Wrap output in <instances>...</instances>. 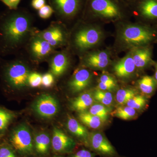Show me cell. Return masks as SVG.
Instances as JSON below:
<instances>
[{
    "mask_svg": "<svg viewBox=\"0 0 157 157\" xmlns=\"http://www.w3.org/2000/svg\"><path fill=\"white\" fill-rule=\"evenodd\" d=\"M120 39L129 47L152 45L157 43V26L147 23L127 25L121 32Z\"/></svg>",
    "mask_w": 157,
    "mask_h": 157,
    "instance_id": "3957f363",
    "label": "cell"
},
{
    "mask_svg": "<svg viewBox=\"0 0 157 157\" xmlns=\"http://www.w3.org/2000/svg\"><path fill=\"white\" fill-rule=\"evenodd\" d=\"M54 12L53 9L51 6L45 5L39 10V17L43 19L49 18Z\"/></svg>",
    "mask_w": 157,
    "mask_h": 157,
    "instance_id": "836d02e7",
    "label": "cell"
},
{
    "mask_svg": "<svg viewBox=\"0 0 157 157\" xmlns=\"http://www.w3.org/2000/svg\"><path fill=\"white\" fill-rule=\"evenodd\" d=\"M36 66L23 52L11 59L0 57V77L3 88L7 92L14 93L30 87L29 76Z\"/></svg>",
    "mask_w": 157,
    "mask_h": 157,
    "instance_id": "7a4b0ae2",
    "label": "cell"
},
{
    "mask_svg": "<svg viewBox=\"0 0 157 157\" xmlns=\"http://www.w3.org/2000/svg\"><path fill=\"white\" fill-rule=\"evenodd\" d=\"M92 78V74L87 68H78L68 81V89L73 94L82 92L89 87Z\"/></svg>",
    "mask_w": 157,
    "mask_h": 157,
    "instance_id": "8fae6325",
    "label": "cell"
},
{
    "mask_svg": "<svg viewBox=\"0 0 157 157\" xmlns=\"http://www.w3.org/2000/svg\"><path fill=\"white\" fill-rule=\"evenodd\" d=\"M111 114L115 117L128 120L135 117L137 115V111L135 109L128 106H121L111 113Z\"/></svg>",
    "mask_w": 157,
    "mask_h": 157,
    "instance_id": "484cf974",
    "label": "cell"
},
{
    "mask_svg": "<svg viewBox=\"0 0 157 157\" xmlns=\"http://www.w3.org/2000/svg\"><path fill=\"white\" fill-rule=\"evenodd\" d=\"M89 147L94 151L108 156L116 155V151L112 144L102 133L92 132L90 134Z\"/></svg>",
    "mask_w": 157,
    "mask_h": 157,
    "instance_id": "4fadbf2b",
    "label": "cell"
},
{
    "mask_svg": "<svg viewBox=\"0 0 157 157\" xmlns=\"http://www.w3.org/2000/svg\"><path fill=\"white\" fill-rule=\"evenodd\" d=\"M132 55L136 67L144 70L154 65L152 59V47L151 45L136 48Z\"/></svg>",
    "mask_w": 157,
    "mask_h": 157,
    "instance_id": "2e32d148",
    "label": "cell"
},
{
    "mask_svg": "<svg viewBox=\"0 0 157 157\" xmlns=\"http://www.w3.org/2000/svg\"><path fill=\"white\" fill-rule=\"evenodd\" d=\"M32 15L23 10H10L0 14V57L16 56L38 29Z\"/></svg>",
    "mask_w": 157,
    "mask_h": 157,
    "instance_id": "6da1fadb",
    "label": "cell"
},
{
    "mask_svg": "<svg viewBox=\"0 0 157 157\" xmlns=\"http://www.w3.org/2000/svg\"><path fill=\"white\" fill-rule=\"evenodd\" d=\"M9 145L23 156H29L35 151L34 140L29 127L21 124L11 130L8 137Z\"/></svg>",
    "mask_w": 157,
    "mask_h": 157,
    "instance_id": "5b68a950",
    "label": "cell"
},
{
    "mask_svg": "<svg viewBox=\"0 0 157 157\" xmlns=\"http://www.w3.org/2000/svg\"><path fill=\"white\" fill-rule=\"evenodd\" d=\"M90 8L94 13L105 18H116L120 15L117 6L110 0H92Z\"/></svg>",
    "mask_w": 157,
    "mask_h": 157,
    "instance_id": "9a60e30c",
    "label": "cell"
},
{
    "mask_svg": "<svg viewBox=\"0 0 157 157\" xmlns=\"http://www.w3.org/2000/svg\"><path fill=\"white\" fill-rule=\"evenodd\" d=\"M67 126L69 132L89 147L90 133L85 127L74 117L68 116Z\"/></svg>",
    "mask_w": 157,
    "mask_h": 157,
    "instance_id": "ffe728a7",
    "label": "cell"
},
{
    "mask_svg": "<svg viewBox=\"0 0 157 157\" xmlns=\"http://www.w3.org/2000/svg\"><path fill=\"white\" fill-rule=\"evenodd\" d=\"M93 96L96 102L97 101L105 106L109 107L113 103V96L109 91L102 90L98 89L94 91Z\"/></svg>",
    "mask_w": 157,
    "mask_h": 157,
    "instance_id": "4316f807",
    "label": "cell"
},
{
    "mask_svg": "<svg viewBox=\"0 0 157 157\" xmlns=\"http://www.w3.org/2000/svg\"><path fill=\"white\" fill-rule=\"evenodd\" d=\"M42 74L36 71H33L29 77V84L30 87L38 88L40 87L42 84Z\"/></svg>",
    "mask_w": 157,
    "mask_h": 157,
    "instance_id": "4dcf8cb0",
    "label": "cell"
},
{
    "mask_svg": "<svg viewBox=\"0 0 157 157\" xmlns=\"http://www.w3.org/2000/svg\"><path fill=\"white\" fill-rule=\"evenodd\" d=\"M117 87V82L115 79L109 75L103 74L99 79L98 88L104 91H112Z\"/></svg>",
    "mask_w": 157,
    "mask_h": 157,
    "instance_id": "83f0119b",
    "label": "cell"
},
{
    "mask_svg": "<svg viewBox=\"0 0 157 157\" xmlns=\"http://www.w3.org/2000/svg\"><path fill=\"white\" fill-rule=\"evenodd\" d=\"M95 154L87 150H80L69 157H95Z\"/></svg>",
    "mask_w": 157,
    "mask_h": 157,
    "instance_id": "d590c367",
    "label": "cell"
},
{
    "mask_svg": "<svg viewBox=\"0 0 157 157\" xmlns=\"http://www.w3.org/2000/svg\"><path fill=\"white\" fill-rule=\"evenodd\" d=\"M147 98L143 95L137 94L127 103V106L135 110H142L147 105Z\"/></svg>",
    "mask_w": 157,
    "mask_h": 157,
    "instance_id": "f546056e",
    "label": "cell"
},
{
    "mask_svg": "<svg viewBox=\"0 0 157 157\" xmlns=\"http://www.w3.org/2000/svg\"><path fill=\"white\" fill-rule=\"evenodd\" d=\"M89 112L99 117L103 122L108 120L111 110L109 107L100 103H94L88 110Z\"/></svg>",
    "mask_w": 157,
    "mask_h": 157,
    "instance_id": "d4e9b609",
    "label": "cell"
},
{
    "mask_svg": "<svg viewBox=\"0 0 157 157\" xmlns=\"http://www.w3.org/2000/svg\"><path fill=\"white\" fill-rule=\"evenodd\" d=\"M38 30L31 37L22 51L29 60L36 65L47 62L50 56L58 50L40 37L37 34Z\"/></svg>",
    "mask_w": 157,
    "mask_h": 157,
    "instance_id": "8992f818",
    "label": "cell"
},
{
    "mask_svg": "<svg viewBox=\"0 0 157 157\" xmlns=\"http://www.w3.org/2000/svg\"><path fill=\"white\" fill-rule=\"evenodd\" d=\"M76 146V142L73 138L58 128H54L51 140V146L54 152L59 154L67 153L73 151Z\"/></svg>",
    "mask_w": 157,
    "mask_h": 157,
    "instance_id": "7c38bea8",
    "label": "cell"
},
{
    "mask_svg": "<svg viewBox=\"0 0 157 157\" xmlns=\"http://www.w3.org/2000/svg\"><path fill=\"white\" fill-rule=\"evenodd\" d=\"M37 33L56 50L67 46L70 33L62 21H52L48 27L42 30L38 29Z\"/></svg>",
    "mask_w": 157,
    "mask_h": 157,
    "instance_id": "52a82bcc",
    "label": "cell"
},
{
    "mask_svg": "<svg viewBox=\"0 0 157 157\" xmlns=\"http://www.w3.org/2000/svg\"><path fill=\"white\" fill-rule=\"evenodd\" d=\"M35 113L41 117L50 119L58 113L59 105L55 97L49 94H42L34 102L33 106Z\"/></svg>",
    "mask_w": 157,
    "mask_h": 157,
    "instance_id": "9c48e42d",
    "label": "cell"
},
{
    "mask_svg": "<svg viewBox=\"0 0 157 157\" xmlns=\"http://www.w3.org/2000/svg\"><path fill=\"white\" fill-rule=\"evenodd\" d=\"M136 68L132 54L129 53L114 65L113 70L118 77L127 78L134 73Z\"/></svg>",
    "mask_w": 157,
    "mask_h": 157,
    "instance_id": "ac0fdd59",
    "label": "cell"
},
{
    "mask_svg": "<svg viewBox=\"0 0 157 157\" xmlns=\"http://www.w3.org/2000/svg\"><path fill=\"white\" fill-rule=\"evenodd\" d=\"M102 34L100 29L88 25L78 26L70 34L67 46L76 52L83 55L101 41Z\"/></svg>",
    "mask_w": 157,
    "mask_h": 157,
    "instance_id": "277c9868",
    "label": "cell"
},
{
    "mask_svg": "<svg viewBox=\"0 0 157 157\" xmlns=\"http://www.w3.org/2000/svg\"><path fill=\"white\" fill-rule=\"evenodd\" d=\"M109 60V54L105 51L86 52L82 58V63L85 67L100 70L108 66Z\"/></svg>",
    "mask_w": 157,
    "mask_h": 157,
    "instance_id": "5bb4252c",
    "label": "cell"
},
{
    "mask_svg": "<svg viewBox=\"0 0 157 157\" xmlns=\"http://www.w3.org/2000/svg\"><path fill=\"white\" fill-rule=\"evenodd\" d=\"M139 11L147 24L157 26V0H142L139 5Z\"/></svg>",
    "mask_w": 157,
    "mask_h": 157,
    "instance_id": "e0dca14e",
    "label": "cell"
},
{
    "mask_svg": "<svg viewBox=\"0 0 157 157\" xmlns=\"http://www.w3.org/2000/svg\"><path fill=\"white\" fill-rule=\"evenodd\" d=\"M21 0H0V2L4 3L6 6L11 10H16L18 9V6Z\"/></svg>",
    "mask_w": 157,
    "mask_h": 157,
    "instance_id": "e575fe53",
    "label": "cell"
},
{
    "mask_svg": "<svg viewBox=\"0 0 157 157\" xmlns=\"http://www.w3.org/2000/svg\"><path fill=\"white\" fill-rule=\"evenodd\" d=\"M16 115L15 112L5 107H0V137L6 134Z\"/></svg>",
    "mask_w": 157,
    "mask_h": 157,
    "instance_id": "603a6c76",
    "label": "cell"
},
{
    "mask_svg": "<svg viewBox=\"0 0 157 157\" xmlns=\"http://www.w3.org/2000/svg\"><path fill=\"white\" fill-rule=\"evenodd\" d=\"M0 157H17L16 152L9 144H2L0 146Z\"/></svg>",
    "mask_w": 157,
    "mask_h": 157,
    "instance_id": "1f68e13d",
    "label": "cell"
},
{
    "mask_svg": "<svg viewBox=\"0 0 157 157\" xmlns=\"http://www.w3.org/2000/svg\"><path fill=\"white\" fill-rule=\"evenodd\" d=\"M51 2L59 20L63 23L74 17L80 6V0H51Z\"/></svg>",
    "mask_w": 157,
    "mask_h": 157,
    "instance_id": "30bf717a",
    "label": "cell"
},
{
    "mask_svg": "<svg viewBox=\"0 0 157 157\" xmlns=\"http://www.w3.org/2000/svg\"><path fill=\"white\" fill-rule=\"evenodd\" d=\"M67 47L57 50L47 61L49 72L58 78L66 73L70 68L71 63V55Z\"/></svg>",
    "mask_w": 157,
    "mask_h": 157,
    "instance_id": "ba28073f",
    "label": "cell"
},
{
    "mask_svg": "<svg viewBox=\"0 0 157 157\" xmlns=\"http://www.w3.org/2000/svg\"><path fill=\"white\" fill-rule=\"evenodd\" d=\"M61 157V156H55V157Z\"/></svg>",
    "mask_w": 157,
    "mask_h": 157,
    "instance_id": "f35d334b",
    "label": "cell"
},
{
    "mask_svg": "<svg viewBox=\"0 0 157 157\" xmlns=\"http://www.w3.org/2000/svg\"><path fill=\"white\" fill-rule=\"evenodd\" d=\"M154 66L155 67V71L154 76L153 77L157 82V63H154Z\"/></svg>",
    "mask_w": 157,
    "mask_h": 157,
    "instance_id": "74e56055",
    "label": "cell"
},
{
    "mask_svg": "<svg viewBox=\"0 0 157 157\" xmlns=\"http://www.w3.org/2000/svg\"><path fill=\"white\" fill-rule=\"evenodd\" d=\"M45 0H33L32 6L36 10H39L45 6Z\"/></svg>",
    "mask_w": 157,
    "mask_h": 157,
    "instance_id": "8d00e7d4",
    "label": "cell"
},
{
    "mask_svg": "<svg viewBox=\"0 0 157 157\" xmlns=\"http://www.w3.org/2000/svg\"><path fill=\"white\" fill-rule=\"evenodd\" d=\"M55 81V78L51 73H45L42 75V86L45 88H49L53 86Z\"/></svg>",
    "mask_w": 157,
    "mask_h": 157,
    "instance_id": "d6a6232c",
    "label": "cell"
},
{
    "mask_svg": "<svg viewBox=\"0 0 157 157\" xmlns=\"http://www.w3.org/2000/svg\"><path fill=\"white\" fill-rule=\"evenodd\" d=\"M138 88L143 95L147 98L152 95L157 89V82L153 76L146 75L137 81Z\"/></svg>",
    "mask_w": 157,
    "mask_h": 157,
    "instance_id": "7402d4cb",
    "label": "cell"
},
{
    "mask_svg": "<svg viewBox=\"0 0 157 157\" xmlns=\"http://www.w3.org/2000/svg\"><path fill=\"white\" fill-rule=\"evenodd\" d=\"M96 103L93 92H82L80 94L71 101L70 107L74 111L79 113L87 111Z\"/></svg>",
    "mask_w": 157,
    "mask_h": 157,
    "instance_id": "d6986e66",
    "label": "cell"
},
{
    "mask_svg": "<svg viewBox=\"0 0 157 157\" xmlns=\"http://www.w3.org/2000/svg\"><path fill=\"white\" fill-rule=\"evenodd\" d=\"M78 116L82 123L90 128H99L104 123L99 117L91 114L87 110L78 113Z\"/></svg>",
    "mask_w": 157,
    "mask_h": 157,
    "instance_id": "cb8c5ba5",
    "label": "cell"
},
{
    "mask_svg": "<svg viewBox=\"0 0 157 157\" xmlns=\"http://www.w3.org/2000/svg\"><path fill=\"white\" fill-rule=\"evenodd\" d=\"M35 151L41 156L48 154L51 146L50 136L45 132H40L35 136L34 140Z\"/></svg>",
    "mask_w": 157,
    "mask_h": 157,
    "instance_id": "44dd1931",
    "label": "cell"
},
{
    "mask_svg": "<svg viewBox=\"0 0 157 157\" xmlns=\"http://www.w3.org/2000/svg\"><path fill=\"white\" fill-rule=\"evenodd\" d=\"M137 94V91L135 90L130 88L122 89L117 91L116 99L118 104L124 105Z\"/></svg>",
    "mask_w": 157,
    "mask_h": 157,
    "instance_id": "f1b7e54d",
    "label": "cell"
}]
</instances>
